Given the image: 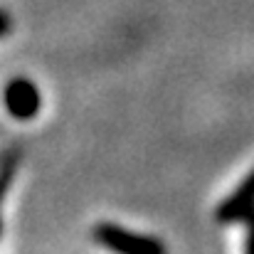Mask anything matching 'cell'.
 Wrapping results in <instances>:
<instances>
[{
  "mask_svg": "<svg viewBox=\"0 0 254 254\" xmlns=\"http://www.w3.org/2000/svg\"><path fill=\"white\" fill-rule=\"evenodd\" d=\"M91 237L101 247L119 254H163L166 252V245L161 240L148 237V235H138V232H128V230L119 227V225H111V222H99L91 230Z\"/></svg>",
  "mask_w": 254,
  "mask_h": 254,
  "instance_id": "cell-1",
  "label": "cell"
},
{
  "mask_svg": "<svg viewBox=\"0 0 254 254\" xmlns=\"http://www.w3.org/2000/svg\"><path fill=\"white\" fill-rule=\"evenodd\" d=\"M5 109L10 111L12 119L17 121H30L40 111V89L32 84L30 79H12L5 86Z\"/></svg>",
  "mask_w": 254,
  "mask_h": 254,
  "instance_id": "cell-2",
  "label": "cell"
},
{
  "mask_svg": "<svg viewBox=\"0 0 254 254\" xmlns=\"http://www.w3.org/2000/svg\"><path fill=\"white\" fill-rule=\"evenodd\" d=\"M254 210V170L237 185V190L225 197L217 207V222L220 225H232L242 222L250 212Z\"/></svg>",
  "mask_w": 254,
  "mask_h": 254,
  "instance_id": "cell-3",
  "label": "cell"
},
{
  "mask_svg": "<svg viewBox=\"0 0 254 254\" xmlns=\"http://www.w3.org/2000/svg\"><path fill=\"white\" fill-rule=\"evenodd\" d=\"M245 225H247V242H245V250L250 254H254V210L242 220Z\"/></svg>",
  "mask_w": 254,
  "mask_h": 254,
  "instance_id": "cell-4",
  "label": "cell"
},
{
  "mask_svg": "<svg viewBox=\"0 0 254 254\" xmlns=\"http://www.w3.org/2000/svg\"><path fill=\"white\" fill-rule=\"evenodd\" d=\"M10 27H12V17H10L5 10H0V37H2V35H7V32H10Z\"/></svg>",
  "mask_w": 254,
  "mask_h": 254,
  "instance_id": "cell-5",
  "label": "cell"
},
{
  "mask_svg": "<svg viewBox=\"0 0 254 254\" xmlns=\"http://www.w3.org/2000/svg\"><path fill=\"white\" fill-rule=\"evenodd\" d=\"M0 235H2V220H0Z\"/></svg>",
  "mask_w": 254,
  "mask_h": 254,
  "instance_id": "cell-6",
  "label": "cell"
}]
</instances>
